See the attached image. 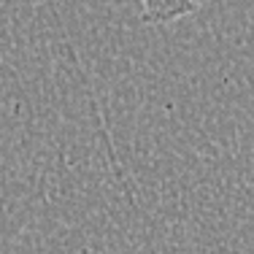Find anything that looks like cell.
Listing matches in <instances>:
<instances>
[{
	"instance_id": "6da1fadb",
	"label": "cell",
	"mask_w": 254,
	"mask_h": 254,
	"mask_svg": "<svg viewBox=\"0 0 254 254\" xmlns=\"http://www.w3.org/2000/svg\"><path fill=\"white\" fill-rule=\"evenodd\" d=\"M205 0H141V19L146 25H168L203 8Z\"/></svg>"
}]
</instances>
